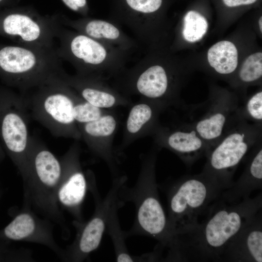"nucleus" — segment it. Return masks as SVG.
Listing matches in <instances>:
<instances>
[{
    "label": "nucleus",
    "mask_w": 262,
    "mask_h": 262,
    "mask_svg": "<svg viewBox=\"0 0 262 262\" xmlns=\"http://www.w3.org/2000/svg\"><path fill=\"white\" fill-rule=\"evenodd\" d=\"M262 208L261 193L234 204L219 198L196 227L176 237V261L220 262L229 240Z\"/></svg>",
    "instance_id": "nucleus-1"
},
{
    "label": "nucleus",
    "mask_w": 262,
    "mask_h": 262,
    "mask_svg": "<svg viewBox=\"0 0 262 262\" xmlns=\"http://www.w3.org/2000/svg\"><path fill=\"white\" fill-rule=\"evenodd\" d=\"M159 148L155 145L141 155V165L134 185L129 188L126 182L120 187L118 197L124 204L131 202L135 208V217L131 229L125 232L126 237L142 235L153 238L159 242L158 247L171 253L175 239L168 224L160 200L156 178V164Z\"/></svg>",
    "instance_id": "nucleus-2"
},
{
    "label": "nucleus",
    "mask_w": 262,
    "mask_h": 262,
    "mask_svg": "<svg viewBox=\"0 0 262 262\" xmlns=\"http://www.w3.org/2000/svg\"><path fill=\"white\" fill-rule=\"evenodd\" d=\"M61 172L60 159L43 143L31 136L27 171L22 179L23 204L57 224L66 238L69 237V229L57 198Z\"/></svg>",
    "instance_id": "nucleus-3"
},
{
    "label": "nucleus",
    "mask_w": 262,
    "mask_h": 262,
    "mask_svg": "<svg viewBox=\"0 0 262 262\" xmlns=\"http://www.w3.org/2000/svg\"><path fill=\"white\" fill-rule=\"evenodd\" d=\"M55 38L59 42L56 49L58 56L69 63L77 74L107 81L126 68L129 52L118 48L99 42L61 23Z\"/></svg>",
    "instance_id": "nucleus-4"
},
{
    "label": "nucleus",
    "mask_w": 262,
    "mask_h": 262,
    "mask_svg": "<svg viewBox=\"0 0 262 262\" xmlns=\"http://www.w3.org/2000/svg\"><path fill=\"white\" fill-rule=\"evenodd\" d=\"M222 191L215 182L202 172L183 176L172 182L166 191L167 218L175 238L196 227Z\"/></svg>",
    "instance_id": "nucleus-5"
},
{
    "label": "nucleus",
    "mask_w": 262,
    "mask_h": 262,
    "mask_svg": "<svg viewBox=\"0 0 262 262\" xmlns=\"http://www.w3.org/2000/svg\"><path fill=\"white\" fill-rule=\"evenodd\" d=\"M21 95L30 116L52 135L81 139L73 115L77 92L59 76Z\"/></svg>",
    "instance_id": "nucleus-6"
},
{
    "label": "nucleus",
    "mask_w": 262,
    "mask_h": 262,
    "mask_svg": "<svg viewBox=\"0 0 262 262\" xmlns=\"http://www.w3.org/2000/svg\"><path fill=\"white\" fill-rule=\"evenodd\" d=\"M61 60L54 48L5 46L0 49V76L24 93L59 76Z\"/></svg>",
    "instance_id": "nucleus-7"
},
{
    "label": "nucleus",
    "mask_w": 262,
    "mask_h": 262,
    "mask_svg": "<svg viewBox=\"0 0 262 262\" xmlns=\"http://www.w3.org/2000/svg\"><path fill=\"white\" fill-rule=\"evenodd\" d=\"M262 140V126L247 122L242 116L211 147L205 157L202 172L224 191L234 183L233 177L241 162Z\"/></svg>",
    "instance_id": "nucleus-8"
},
{
    "label": "nucleus",
    "mask_w": 262,
    "mask_h": 262,
    "mask_svg": "<svg viewBox=\"0 0 262 262\" xmlns=\"http://www.w3.org/2000/svg\"><path fill=\"white\" fill-rule=\"evenodd\" d=\"M176 84L173 71L147 55L114 78L112 86L129 98L138 96L167 109L181 104L177 97Z\"/></svg>",
    "instance_id": "nucleus-9"
},
{
    "label": "nucleus",
    "mask_w": 262,
    "mask_h": 262,
    "mask_svg": "<svg viewBox=\"0 0 262 262\" xmlns=\"http://www.w3.org/2000/svg\"><path fill=\"white\" fill-rule=\"evenodd\" d=\"M127 180L125 176L113 178L111 187L104 199L99 198L96 190L94 177L88 179V189L91 192L95 202V212L87 222L73 223L77 232L72 243L64 249L62 260L80 262L86 259L90 254L99 246L106 229L110 214L116 207L124 204L119 200V190Z\"/></svg>",
    "instance_id": "nucleus-10"
},
{
    "label": "nucleus",
    "mask_w": 262,
    "mask_h": 262,
    "mask_svg": "<svg viewBox=\"0 0 262 262\" xmlns=\"http://www.w3.org/2000/svg\"><path fill=\"white\" fill-rule=\"evenodd\" d=\"M29 116L21 94L0 90V141L22 179L28 168Z\"/></svg>",
    "instance_id": "nucleus-11"
},
{
    "label": "nucleus",
    "mask_w": 262,
    "mask_h": 262,
    "mask_svg": "<svg viewBox=\"0 0 262 262\" xmlns=\"http://www.w3.org/2000/svg\"><path fill=\"white\" fill-rule=\"evenodd\" d=\"M78 141H75L60 159L62 172L57 194L60 207L74 217V223L84 222L82 205L88 186L87 173L81 165Z\"/></svg>",
    "instance_id": "nucleus-12"
},
{
    "label": "nucleus",
    "mask_w": 262,
    "mask_h": 262,
    "mask_svg": "<svg viewBox=\"0 0 262 262\" xmlns=\"http://www.w3.org/2000/svg\"><path fill=\"white\" fill-rule=\"evenodd\" d=\"M237 98L228 94L213 95L202 104V114L189 122L209 146H214L241 116Z\"/></svg>",
    "instance_id": "nucleus-13"
},
{
    "label": "nucleus",
    "mask_w": 262,
    "mask_h": 262,
    "mask_svg": "<svg viewBox=\"0 0 262 262\" xmlns=\"http://www.w3.org/2000/svg\"><path fill=\"white\" fill-rule=\"evenodd\" d=\"M38 215L29 206L23 204L11 222L0 232V237L43 245L62 260L64 249L54 239L52 222Z\"/></svg>",
    "instance_id": "nucleus-14"
},
{
    "label": "nucleus",
    "mask_w": 262,
    "mask_h": 262,
    "mask_svg": "<svg viewBox=\"0 0 262 262\" xmlns=\"http://www.w3.org/2000/svg\"><path fill=\"white\" fill-rule=\"evenodd\" d=\"M151 136L159 149L173 152L189 168L205 156L210 149L189 123L169 127L160 124Z\"/></svg>",
    "instance_id": "nucleus-15"
},
{
    "label": "nucleus",
    "mask_w": 262,
    "mask_h": 262,
    "mask_svg": "<svg viewBox=\"0 0 262 262\" xmlns=\"http://www.w3.org/2000/svg\"><path fill=\"white\" fill-rule=\"evenodd\" d=\"M119 124L118 116L113 110L95 120L78 124L81 139L95 156L106 163L113 178L119 176L117 154L113 147Z\"/></svg>",
    "instance_id": "nucleus-16"
},
{
    "label": "nucleus",
    "mask_w": 262,
    "mask_h": 262,
    "mask_svg": "<svg viewBox=\"0 0 262 262\" xmlns=\"http://www.w3.org/2000/svg\"><path fill=\"white\" fill-rule=\"evenodd\" d=\"M60 78L83 99L98 108L113 110L119 107H130L132 103L130 98L102 78L77 74L70 75L65 70Z\"/></svg>",
    "instance_id": "nucleus-17"
},
{
    "label": "nucleus",
    "mask_w": 262,
    "mask_h": 262,
    "mask_svg": "<svg viewBox=\"0 0 262 262\" xmlns=\"http://www.w3.org/2000/svg\"><path fill=\"white\" fill-rule=\"evenodd\" d=\"M221 261L262 262V210L229 240Z\"/></svg>",
    "instance_id": "nucleus-18"
},
{
    "label": "nucleus",
    "mask_w": 262,
    "mask_h": 262,
    "mask_svg": "<svg viewBox=\"0 0 262 262\" xmlns=\"http://www.w3.org/2000/svg\"><path fill=\"white\" fill-rule=\"evenodd\" d=\"M130 107L118 153L135 141L151 136L161 124L160 114L166 109L160 103L142 98Z\"/></svg>",
    "instance_id": "nucleus-19"
},
{
    "label": "nucleus",
    "mask_w": 262,
    "mask_h": 262,
    "mask_svg": "<svg viewBox=\"0 0 262 262\" xmlns=\"http://www.w3.org/2000/svg\"><path fill=\"white\" fill-rule=\"evenodd\" d=\"M59 20L67 28L129 53L138 47L137 42L128 35L119 25L112 20L87 17L76 20L63 17Z\"/></svg>",
    "instance_id": "nucleus-20"
},
{
    "label": "nucleus",
    "mask_w": 262,
    "mask_h": 262,
    "mask_svg": "<svg viewBox=\"0 0 262 262\" xmlns=\"http://www.w3.org/2000/svg\"><path fill=\"white\" fill-rule=\"evenodd\" d=\"M244 171L236 182L222 191L219 198L230 204L238 203L250 197L251 193L262 188V140L246 156Z\"/></svg>",
    "instance_id": "nucleus-21"
},
{
    "label": "nucleus",
    "mask_w": 262,
    "mask_h": 262,
    "mask_svg": "<svg viewBox=\"0 0 262 262\" xmlns=\"http://www.w3.org/2000/svg\"><path fill=\"white\" fill-rule=\"evenodd\" d=\"M208 60L217 73L225 75L231 74L238 65L237 49L230 41H220L209 49Z\"/></svg>",
    "instance_id": "nucleus-22"
},
{
    "label": "nucleus",
    "mask_w": 262,
    "mask_h": 262,
    "mask_svg": "<svg viewBox=\"0 0 262 262\" xmlns=\"http://www.w3.org/2000/svg\"><path fill=\"white\" fill-rule=\"evenodd\" d=\"M120 208L116 207L111 212L106 227L114 245L116 261L119 262L140 261V256H131L127 249L125 243V232L120 228L117 216V210Z\"/></svg>",
    "instance_id": "nucleus-23"
},
{
    "label": "nucleus",
    "mask_w": 262,
    "mask_h": 262,
    "mask_svg": "<svg viewBox=\"0 0 262 262\" xmlns=\"http://www.w3.org/2000/svg\"><path fill=\"white\" fill-rule=\"evenodd\" d=\"M208 26L206 19L201 14L195 10L189 11L183 17L182 36L190 42L199 41L207 32Z\"/></svg>",
    "instance_id": "nucleus-24"
},
{
    "label": "nucleus",
    "mask_w": 262,
    "mask_h": 262,
    "mask_svg": "<svg viewBox=\"0 0 262 262\" xmlns=\"http://www.w3.org/2000/svg\"><path fill=\"white\" fill-rule=\"evenodd\" d=\"M112 110H113L103 109L95 107L83 99L78 93L75 98L73 115L77 124L97 119Z\"/></svg>",
    "instance_id": "nucleus-25"
},
{
    "label": "nucleus",
    "mask_w": 262,
    "mask_h": 262,
    "mask_svg": "<svg viewBox=\"0 0 262 262\" xmlns=\"http://www.w3.org/2000/svg\"><path fill=\"white\" fill-rule=\"evenodd\" d=\"M241 116L247 122L262 126V91L248 98L239 107Z\"/></svg>",
    "instance_id": "nucleus-26"
},
{
    "label": "nucleus",
    "mask_w": 262,
    "mask_h": 262,
    "mask_svg": "<svg viewBox=\"0 0 262 262\" xmlns=\"http://www.w3.org/2000/svg\"><path fill=\"white\" fill-rule=\"evenodd\" d=\"M262 76V53L249 56L243 64L238 76L241 82L249 83L260 79Z\"/></svg>",
    "instance_id": "nucleus-27"
},
{
    "label": "nucleus",
    "mask_w": 262,
    "mask_h": 262,
    "mask_svg": "<svg viewBox=\"0 0 262 262\" xmlns=\"http://www.w3.org/2000/svg\"><path fill=\"white\" fill-rule=\"evenodd\" d=\"M70 9L80 12L83 15L87 13L86 0H62Z\"/></svg>",
    "instance_id": "nucleus-28"
},
{
    "label": "nucleus",
    "mask_w": 262,
    "mask_h": 262,
    "mask_svg": "<svg viewBox=\"0 0 262 262\" xmlns=\"http://www.w3.org/2000/svg\"><path fill=\"white\" fill-rule=\"evenodd\" d=\"M223 3L228 7H236L243 5H251L257 0H222Z\"/></svg>",
    "instance_id": "nucleus-29"
},
{
    "label": "nucleus",
    "mask_w": 262,
    "mask_h": 262,
    "mask_svg": "<svg viewBox=\"0 0 262 262\" xmlns=\"http://www.w3.org/2000/svg\"><path fill=\"white\" fill-rule=\"evenodd\" d=\"M2 145L0 139V160L2 158V156L3 155V151L2 148Z\"/></svg>",
    "instance_id": "nucleus-30"
},
{
    "label": "nucleus",
    "mask_w": 262,
    "mask_h": 262,
    "mask_svg": "<svg viewBox=\"0 0 262 262\" xmlns=\"http://www.w3.org/2000/svg\"><path fill=\"white\" fill-rule=\"evenodd\" d=\"M262 16L259 19V27H260V29L261 31V32H262Z\"/></svg>",
    "instance_id": "nucleus-31"
},
{
    "label": "nucleus",
    "mask_w": 262,
    "mask_h": 262,
    "mask_svg": "<svg viewBox=\"0 0 262 262\" xmlns=\"http://www.w3.org/2000/svg\"><path fill=\"white\" fill-rule=\"evenodd\" d=\"M1 1H2V0H0V2H1Z\"/></svg>",
    "instance_id": "nucleus-32"
}]
</instances>
